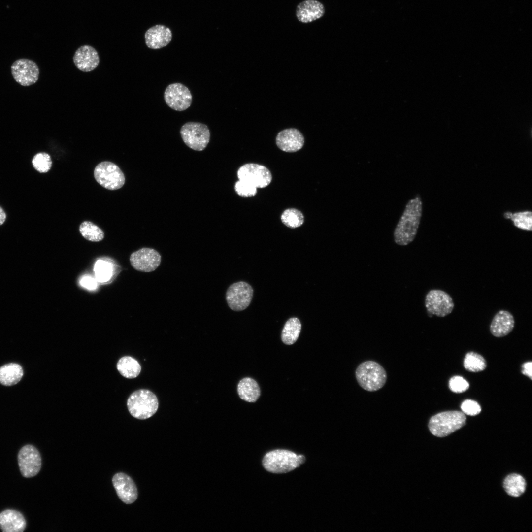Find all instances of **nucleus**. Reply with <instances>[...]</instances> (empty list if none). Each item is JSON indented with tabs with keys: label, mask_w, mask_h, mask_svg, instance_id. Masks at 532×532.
Instances as JSON below:
<instances>
[{
	"label": "nucleus",
	"mask_w": 532,
	"mask_h": 532,
	"mask_svg": "<svg viewBox=\"0 0 532 532\" xmlns=\"http://www.w3.org/2000/svg\"><path fill=\"white\" fill-rule=\"evenodd\" d=\"M237 393L239 397L244 401L255 402L260 396V389L255 380L246 377L238 383Z\"/></svg>",
	"instance_id": "obj_23"
},
{
	"label": "nucleus",
	"mask_w": 532,
	"mask_h": 532,
	"mask_svg": "<svg viewBox=\"0 0 532 532\" xmlns=\"http://www.w3.org/2000/svg\"><path fill=\"white\" fill-rule=\"evenodd\" d=\"M81 284L88 289H94L96 287L97 283L91 277L85 276L81 280Z\"/></svg>",
	"instance_id": "obj_36"
},
{
	"label": "nucleus",
	"mask_w": 532,
	"mask_h": 532,
	"mask_svg": "<svg viewBox=\"0 0 532 532\" xmlns=\"http://www.w3.org/2000/svg\"><path fill=\"white\" fill-rule=\"evenodd\" d=\"M514 325L513 315L508 311L500 310L493 318L490 331L493 336L501 337L508 334L513 329Z\"/></svg>",
	"instance_id": "obj_20"
},
{
	"label": "nucleus",
	"mask_w": 532,
	"mask_h": 532,
	"mask_svg": "<svg viewBox=\"0 0 532 532\" xmlns=\"http://www.w3.org/2000/svg\"><path fill=\"white\" fill-rule=\"evenodd\" d=\"M129 260L134 269L141 272H150L156 270L160 266L161 256L156 250L144 247L132 253Z\"/></svg>",
	"instance_id": "obj_14"
},
{
	"label": "nucleus",
	"mask_w": 532,
	"mask_h": 532,
	"mask_svg": "<svg viewBox=\"0 0 532 532\" xmlns=\"http://www.w3.org/2000/svg\"><path fill=\"white\" fill-rule=\"evenodd\" d=\"M486 366V361L484 357L474 352L467 353L464 360L465 368L470 372H477L483 371Z\"/></svg>",
	"instance_id": "obj_29"
},
{
	"label": "nucleus",
	"mask_w": 532,
	"mask_h": 532,
	"mask_svg": "<svg viewBox=\"0 0 532 532\" xmlns=\"http://www.w3.org/2000/svg\"><path fill=\"white\" fill-rule=\"evenodd\" d=\"M234 190L239 196L243 197L254 196L257 192V188L256 187L239 180L235 184Z\"/></svg>",
	"instance_id": "obj_33"
},
{
	"label": "nucleus",
	"mask_w": 532,
	"mask_h": 532,
	"mask_svg": "<svg viewBox=\"0 0 532 532\" xmlns=\"http://www.w3.org/2000/svg\"><path fill=\"white\" fill-rule=\"evenodd\" d=\"M6 219V214L3 209L0 206V226L2 225Z\"/></svg>",
	"instance_id": "obj_38"
},
{
	"label": "nucleus",
	"mask_w": 532,
	"mask_h": 532,
	"mask_svg": "<svg viewBox=\"0 0 532 532\" xmlns=\"http://www.w3.org/2000/svg\"><path fill=\"white\" fill-rule=\"evenodd\" d=\"M26 527L23 514L13 509H6L0 513V528L3 532H22Z\"/></svg>",
	"instance_id": "obj_21"
},
{
	"label": "nucleus",
	"mask_w": 532,
	"mask_h": 532,
	"mask_svg": "<svg viewBox=\"0 0 532 532\" xmlns=\"http://www.w3.org/2000/svg\"><path fill=\"white\" fill-rule=\"evenodd\" d=\"M425 305L429 313L439 317L447 316L454 308L451 296L440 289H432L427 293L425 299Z\"/></svg>",
	"instance_id": "obj_8"
},
{
	"label": "nucleus",
	"mask_w": 532,
	"mask_h": 532,
	"mask_svg": "<svg viewBox=\"0 0 532 532\" xmlns=\"http://www.w3.org/2000/svg\"><path fill=\"white\" fill-rule=\"evenodd\" d=\"M73 61L76 67L83 72L94 70L99 65L100 58L97 50L92 46L85 45L75 52Z\"/></svg>",
	"instance_id": "obj_17"
},
{
	"label": "nucleus",
	"mask_w": 532,
	"mask_h": 532,
	"mask_svg": "<svg viewBox=\"0 0 532 532\" xmlns=\"http://www.w3.org/2000/svg\"><path fill=\"white\" fill-rule=\"evenodd\" d=\"M127 407L134 418L144 420L152 416L159 406L156 396L151 391L140 389L132 393L128 399Z\"/></svg>",
	"instance_id": "obj_4"
},
{
	"label": "nucleus",
	"mask_w": 532,
	"mask_h": 532,
	"mask_svg": "<svg viewBox=\"0 0 532 532\" xmlns=\"http://www.w3.org/2000/svg\"><path fill=\"white\" fill-rule=\"evenodd\" d=\"M276 143L278 147L286 152H295L303 146L304 138L298 129L289 128L283 130L277 134Z\"/></svg>",
	"instance_id": "obj_16"
},
{
	"label": "nucleus",
	"mask_w": 532,
	"mask_h": 532,
	"mask_svg": "<svg viewBox=\"0 0 532 532\" xmlns=\"http://www.w3.org/2000/svg\"><path fill=\"white\" fill-rule=\"evenodd\" d=\"M94 271L97 280L104 282L110 279L112 274V267L109 263L99 260L95 264Z\"/></svg>",
	"instance_id": "obj_32"
},
{
	"label": "nucleus",
	"mask_w": 532,
	"mask_h": 532,
	"mask_svg": "<svg viewBox=\"0 0 532 532\" xmlns=\"http://www.w3.org/2000/svg\"><path fill=\"white\" fill-rule=\"evenodd\" d=\"M172 39L171 30L163 25H156L148 29L145 33L147 46L158 49L166 46Z\"/></svg>",
	"instance_id": "obj_18"
},
{
	"label": "nucleus",
	"mask_w": 532,
	"mask_h": 532,
	"mask_svg": "<svg viewBox=\"0 0 532 532\" xmlns=\"http://www.w3.org/2000/svg\"><path fill=\"white\" fill-rule=\"evenodd\" d=\"M253 290L247 282L239 281L231 284L226 293V299L231 309L240 311L250 305Z\"/></svg>",
	"instance_id": "obj_9"
},
{
	"label": "nucleus",
	"mask_w": 532,
	"mask_h": 532,
	"mask_svg": "<svg viewBox=\"0 0 532 532\" xmlns=\"http://www.w3.org/2000/svg\"><path fill=\"white\" fill-rule=\"evenodd\" d=\"M79 230L82 236L91 242H100L104 237V232L91 221H85L82 222L79 226Z\"/></svg>",
	"instance_id": "obj_27"
},
{
	"label": "nucleus",
	"mask_w": 532,
	"mask_h": 532,
	"mask_svg": "<svg viewBox=\"0 0 532 532\" xmlns=\"http://www.w3.org/2000/svg\"><path fill=\"white\" fill-rule=\"evenodd\" d=\"M461 408L465 414L475 416L481 411L480 405L477 402L471 399L464 400L461 404Z\"/></svg>",
	"instance_id": "obj_35"
},
{
	"label": "nucleus",
	"mask_w": 532,
	"mask_h": 532,
	"mask_svg": "<svg viewBox=\"0 0 532 532\" xmlns=\"http://www.w3.org/2000/svg\"><path fill=\"white\" fill-rule=\"evenodd\" d=\"M17 459L20 471L24 477H33L39 472L41 457L33 445L28 444L22 447L18 452Z\"/></svg>",
	"instance_id": "obj_11"
},
{
	"label": "nucleus",
	"mask_w": 532,
	"mask_h": 532,
	"mask_svg": "<svg viewBox=\"0 0 532 532\" xmlns=\"http://www.w3.org/2000/svg\"><path fill=\"white\" fill-rule=\"evenodd\" d=\"M113 486L119 499L126 504L133 503L137 499V487L133 480L127 474L119 472L112 479Z\"/></svg>",
	"instance_id": "obj_15"
},
{
	"label": "nucleus",
	"mask_w": 532,
	"mask_h": 532,
	"mask_svg": "<svg viewBox=\"0 0 532 532\" xmlns=\"http://www.w3.org/2000/svg\"><path fill=\"white\" fill-rule=\"evenodd\" d=\"M301 324L297 318H290L286 322L281 333V339L287 345L294 344L298 338L301 330Z\"/></svg>",
	"instance_id": "obj_25"
},
{
	"label": "nucleus",
	"mask_w": 532,
	"mask_h": 532,
	"mask_svg": "<svg viewBox=\"0 0 532 532\" xmlns=\"http://www.w3.org/2000/svg\"><path fill=\"white\" fill-rule=\"evenodd\" d=\"M164 100L172 109L182 111L188 108L192 102V96L184 85L175 83L167 86L164 92Z\"/></svg>",
	"instance_id": "obj_12"
},
{
	"label": "nucleus",
	"mask_w": 532,
	"mask_h": 532,
	"mask_svg": "<svg viewBox=\"0 0 532 532\" xmlns=\"http://www.w3.org/2000/svg\"><path fill=\"white\" fill-rule=\"evenodd\" d=\"M180 132L185 144L195 151L203 150L210 140L209 130L203 123L187 122L181 127Z\"/></svg>",
	"instance_id": "obj_6"
},
{
	"label": "nucleus",
	"mask_w": 532,
	"mask_h": 532,
	"mask_svg": "<svg viewBox=\"0 0 532 532\" xmlns=\"http://www.w3.org/2000/svg\"><path fill=\"white\" fill-rule=\"evenodd\" d=\"M323 4L316 0H305L297 6L296 15L302 23H310L321 18L325 13Z\"/></svg>",
	"instance_id": "obj_19"
},
{
	"label": "nucleus",
	"mask_w": 532,
	"mask_h": 532,
	"mask_svg": "<svg viewBox=\"0 0 532 532\" xmlns=\"http://www.w3.org/2000/svg\"><path fill=\"white\" fill-rule=\"evenodd\" d=\"M23 370L18 364L10 363L0 367V383L10 386L16 384L23 376Z\"/></svg>",
	"instance_id": "obj_22"
},
{
	"label": "nucleus",
	"mask_w": 532,
	"mask_h": 532,
	"mask_svg": "<svg viewBox=\"0 0 532 532\" xmlns=\"http://www.w3.org/2000/svg\"><path fill=\"white\" fill-rule=\"evenodd\" d=\"M526 483L519 474L513 473L508 475L503 481V487L510 496L517 497L525 491Z\"/></svg>",
	"instance_id": "obj_26"
},
{
	"label": "nucleus",
	"mask_w": 532,
	"mask_h": 532,
	"mask_svg": "<svg viewBox=\"0 0 532 532\" xmlns=\"http://www.w3.org/2000/svg\"><path fill=\"white\" fill-rule=\"evenodd\" d=\"M12 75L14 80L22 86L32 85L37 82L39 70L37 65L28 59L16 60L11 66Z\"/></svg>",
	"instance_id": "obj_13"
},
{
	"label": "nucleus",
	"mask_w": 532,
	"mask_h": 532,
	"mask_svg": "<svg viewBox=\"0 0 532 532\" xmlns=\"http://www.w3.org/2000/svg\"><path fill=\"white\" fill-rule=\"evenodd\" d=\"M504 216L510 219L517 228L526 231L532 230V215L530 211L515 212H505Z\"/></svg>",
	"instance_id": "obj_28"
},
{
	"label": "nucleus",
	"mask_w": 532,
	"mask_h": 532,
	"mask_svg": "<svg viewBox=\"0 0 532 532\" xmlns=\"http://www.w3.org/2000/svg\"><path fill=\"white\" fill-rule=\"evenodd\" d=\"M32 164L33 168L39 173L48 172L51 168L52 162L50 156L45 152H40L33 158Z\"/></svg>",
	"instance_id": "obj_31"
},
{
	"label": "nucleus",
	"mask_w": 532,
	"mask_h": 532,
	"mask_svg": "<svg viewBox=\"0 0 532 532\" xmlns=\"http://www.w3.org/2000/svg\"><path fill=\"white\" fill-rule=\"evenodd\" d=\"M532 362H528L524 363L522 366V373L528 376L531 379L532 378Z\"/></svg>",
	"instance_id": "obj_37"
},
{
	"label": "nucleus",
	"mask_w": 532,
	"mask_h": 532,
	"mask_svg": "<svg viewBox=\"0 0 532 532\" xmlns=\"http://www.w3.org/2000/svg\"><path fill=\"white\" fill-rule=\"evenodd\" d=\"M237 176L239 180L248 183L257 188H265L272 181L270 170L263 165L254 163L242 166L237 171Z\"/></svg>",
	"instance_id": "obj_10"
},
{
	"label": "nucleus",
	"mask_w": 532,
	"mask_h": 532,
	"mask_svg": "<svg viewBox=\"0 0 532 532\" xmlns=\"http://www.w3.org/2000/svg\"><path fill=\"white\" fill-rule=\"evenodd\" d=\"M423 211L421 197L416 195L407 202L393 233L395 242L406 246L415 239L420 225Z\"/></svg>",
	"instance_id": "obj_1"
},
{
	"label": "nucleus",
	"mask_w": 532,
	"mask_h": 532,
	"mask_svg": "<svg viewBox=\"0 0 532 532\" xmlns=\"http://www.w3.org/2000/svg\"><path fill=\"white\" fill-rule=\"evenodd\" d=\"M281 220L286 226L295 229L301 226L304 223V218L302 213L295 208L285 210L281 215Z\"/></svg>",
	"instance_id": "obj_30"
},
{
	"label": "nucleus",
	"mask_w": 532,
	"mask_h": 532,
	"mask_svg": "<svg viewBox=\"0 0 532 532\" xmlns=\"http://www.w3.org/2000/svg\"><path fill=\"white\" fill-rule=\"evenodd\" d=\"M466 420V416L462 412L444 411L432 416L429 420L428 427L433 435L444 437L463 427Z\"/></svg>",
	"instance_id": "obj_5"
},
{
	"label": "nucleus",
	"mask_w": 532,
	"mask_h": 532,
	"mask_svg": "<svg viewBox=\"0 0 532 532\" xmlns=\"http://www.w3.org/2000/svg\"><path fill=\"white\" fill-rule=\"evenodd\" d=\"M117 369L123 377L132 379L138 376L141 367L138 362L134 358L131 356H124L118 361Z\"/></svg>",
	"instance_id": "obj_24"
},
{
	"label": "nucleus",
	"mask_w": 532,
	"mask_h": 532,
	"mask_svg": "<svg viewBox=\"0 0 532 532\" xmlns=\"http://www.w3.org/2000/svg\"><path fill=\"white\" fill-rule=\"evenodd\" d=\"M355 376L359 385L369 392L381 389L387 380V374L384 367L378 363L372 360L366 361L359 364L355 371Z\"/></svg>",
	"instance_id": "obj_2"
},
{
	"label": "nucleus",
	"mask_w": 532,
	"mask_h": 532,
	"mask_svg": "<svg viewBox=\"0 0 532 532\" xmlns=\"http://www.w3.org/2000/svg\"><path fill=\"white\" fill-rule=\"evenodd\" d=\"M305 458L302 455L284 449H278L266 453L262 461L263 466L268 471L275 473L291 471L303 464Z\"/></svg>",
	"instance_id": "obj_3"
},
{
	"label": "nucleus",
	"mask_w": 532,
	"mask_h": 532,
	"mask_svg": "<svg viewBox=\"0 0 532 532\" xmlns=\"http://www.w3.org/2000/svg\"><path fill=\"white\" fill-rule=\"evenodd\" d=\"M449 387L453 392L461 393L469 388V384L463 377L460 376H454L450 378Z\"/></svg>",
	"instance_id": "obj_34"
},
{
	"label": "nucleus",
	"mask_w": 532,
	"mask_h": 532,
	"mask_svg": "<svg viewBox=\"0 0 532 532\" xmlns=\"http://www.w3.org/2000/svg\"><path fill=\"white\" fill-rule=\"evenodd\" d=\"M94 175L100 185L109 190L119 189L125 182V175L121 169L109 161L99 163L95 168Z\"/></svg>",
	"instance_id": "obj_7"
}]
</instances>
